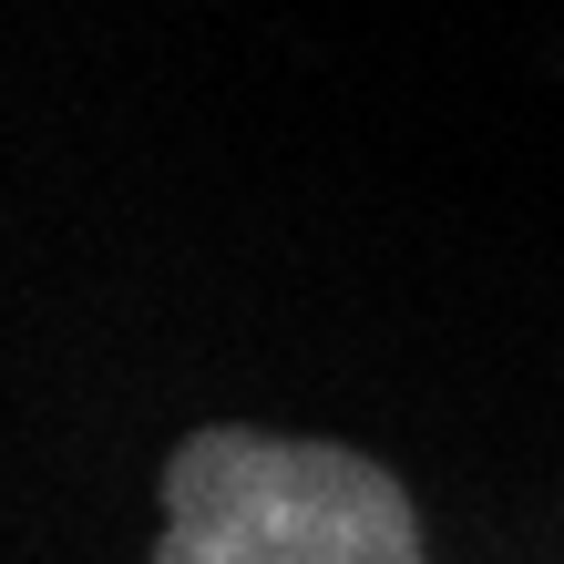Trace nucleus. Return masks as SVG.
Returning a JSON list of instances; mask_svg holds the SVG:
<instances>
[{
  "mask_svg": "<svg viewBox=\"0 0 564 564\" xmlns=\"http://www.w3.org/2000/svg\"><path fill=\"white\" fill-rule=\"evenodd\" d=\"M154 564H421V523L370 452L226 421L164 462Z\"/></svg>",
  "mask_w": 564,
  "mask_h": 564,
  "instance_id": "f257e3e1",
  "label": "nucleus"
}]
</instances>
